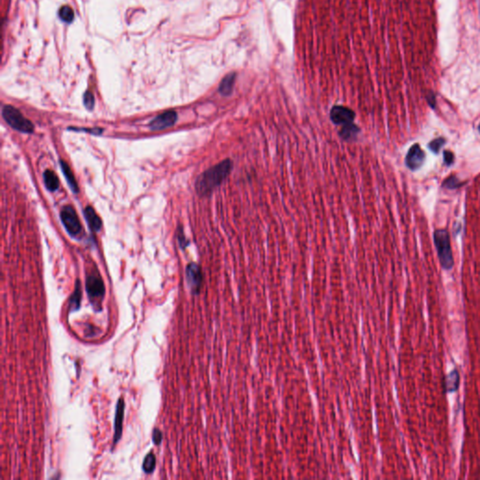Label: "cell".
Masks as SVG:
<instances>
[{
	"label": "cell",
	"mask_w": 480,
	"mask_h": 480,
	"mask_svg": "<svg viewBox=\"0 0 480 480\" xmlns=\"http://www.w3.org/2000/svg\"><path fill=\"white\" fill-rule=\"evenodd\" d=\"M233 170V162L227 159L205 171L195 182L200 196H207L226 179Z\"/></svg>",
	"instance_id": "obj_1"
},
{
	"label": "cell",
	"mask_w": 480,
	"mask_h": 480,
	"mask_svg": "<svg viewBox=\"0 0 480 480\" xmlns=\"http://www.w3.org/2000/svg\"><path fill=\"white\" fill-rule=\"evenodd\" d=\"M433 238L441 266L445 270H450L454 266V259L451 251L448 232L443 229L436 230Z\"/></svg>",
	"instance_id": "obj_2"
},
{
	"label": "cell",
	"mask_w": 480,
	"mask_h": 480,
	"mask_svg": "<svg viewBox=\"0 0 480 480\" xmlns=\"http://www.w3.org/2000/svg\"><path fill=\"white\" fill-rule=\"evenodd\" d=\"M3 119L9 125L21 133H31L34 131V126L29 119H26L21 112L11 105H5L2 109Z\"/></svg>",
	"instance_id": "obj_3"
},
{
	"label": "cell",
	"mask_w": 480,
	"mask_h": 480,
	"mask_svg": "<svg viewBox=\"0 0 480 480\" xmlns=\"http://www.w3.org/2000/svg\"><path fill=\"white\" fill-rule=\"evenodd\" d=\"M86 290L90 301L94 306H98V303L103 300L105 293L104 281L98 274H91L87 278Z\"/></svg>",
	"instance_id": "obj_4"
},
{
	"label": "cell",
	"mask_w": 480,
	"mask_h": 480,
	"mask_svg": "<svg viewBox=\"0 0 480 480\" xmlns=\"http://www.w3.org/2000/svg\"><path fill=\"white\" fill-rule=\"evenodd\" d=\"M60 218L67 231L72 236H77L78 234L81 233V222L74 207L71 206L63 207L60 213Z\"/></svg>",
	"instance_id": "obj_5"
},
{
	"label": "cell",
	"mask_w": 480,
	"mask_h": 480,
	"mask_svg": "<svg viewBox=\"0 0 480 480\" xmlns=\"http://www.w3.org/2000/svg\"><path fill=\"white\" fill-rule=\"evenodd\" d=\"M355 119V113L352 109L341 106L335 105L330 111V119L336 125H347L354 122Z\"/></svg>",
	"instance_id": "obj_6"
},
{
	"label": "cell",
	"mask_w": 480,
	"mask_h": 480,
	"mask_svg": "<svg viewBox=\"0 0 480 480\" xmlns=\"http://www.w3.org/2000/svg\"><path fill=\"white\" fill-rule=\"evenodd\" d=\"M186 277L189 287L192 290V294H199L203 282V274L201 268L195 263H191L187 266Z\"/></svg>",
	"instance_id": "obj_7"
},
{
	"label": "cell",
	"mask_w": 480,
	"mask_h": 480,
	"mask_svg": "<svg viewBox=\"0 0 480 480\" xmlns=\"http://www.w3.org/2000/svg\"><path fill=\"white\" fill-rule=\"evenodd\" d=\"M426 154L421 149L419 145L415 144L409 149L405 158L406 166L410 170L415 171L419 169L425 162Z\"/></svg>",
	"instance_id": "obj_8"
},
{
	"label": "cell",
	"mask_w": 480,
	"mask_h": 480,
	"mask_svg": "<svg viewBox=\"0 0 480 480\" xmlns=\"http://www.w3.org/2000/svg\"><path fill=\"white\" fill-rule=\"evenodd\" d=\"M177 120H178V115L176 112H165L162 115L156 117L155 119L149 123V128L152 131L164 130L174 125Z\"/></svg>",
	"instance_id": "obj_9"
},
{
	"label": "cell",
	"mask_w": 480,
	"mask_h": 480,
	"mask_svg": "<svg viewBox=\"0 0 480 480\" xmlns=\"http://www.w3.org/2000/svg\"><path fill=\"white\" fill-rule=\"evenodd\" d=\"M124 409L125 403L124 399H119L117 405L116 416H115V433H114V443H117L122 434V427H123V419H124Z\"/></svg>",
	"instance_id": "obj_10"
},
{
	"label": "cell",
	"mask_w": 480,
	"mask_h": 480,
	"mask_svg": "<svg viewBox=\"0 0 480 480\" xmlns=\"http://www.w3.org/2000/svg\"><path fill=\"white\" fill-rule=\"evenodd\" d=\"M459 383H460V375L458 369H452L450 372L443 378V390L445 393L456 392L459 387Z\"/></svg>",
	"instance_id": "obj_11"
},
{
	"label": "cell",
	"mask_w": 480,
	"mask_h": 480,
	"mask_svg": "<svg viewBox=\"0 0 480 480\" xmlns=\"http://www.w3.org/2000/svg\"><path fill=\"white\" fill-rule=\"evenodd\" d=\"M84 213H85V218L87 220V222H88L90 229L97 232L102 228V224H103L102 220L92 207H86L85 210H84Z\"/></svg>",
	"instance_id": "obj_12"
},
{
	"label": "cell",
	"mask_w": 480,
	"mask_h": 480,
	"mask_svg": "<svg viewBox=\"0 0 480 480\" xmlns=\"http://www.w3.org/2000/svg\"><path fill=\"white\" fill-rule=\"evenodd\" d=\"M60 166H61V169H62V172L65 176V178H66L67 182L69 186L71 187V189L73 190L74 192H78V185H77V182L74 178V173L73 171L71 170L70 166L68 165V163H65L64 161H60Z\"/></svg>",
	"instance_id": "obj_13"
},
{
	"label": "cell",
	"mask_w": 480,
	"mask_h": 480,
	"mask_svg": "<svg viewBox=\"0 0 480 480\" xmlns=\"http://www.w3.org/2000/svg\"><path fill=\"white\" fill-rule=\"evenodd\" d=\"M359 128L357 126L351 123L342 127L340 131V136L344 141H352L356 138L357 134L359 133Z\"/></svg>",
	"instance_id": "obj_14"
},
{
	"label": "cell",
	"mask_w": 480,
	"mask_h": 480,
	"mask_svg": "<svg viewBox=\"0 0 480 480\" xmlns=\"http://www.w3.org/2000/svg\"><path fill=\"white\" fill-rule=\"evenodd\" d=\"M45 186L50 192H55L60 187V181L57 175L51 170H46L44 174Z\"/></svg>",
	"instance_id": "obj_15"
},
{
	"label": "cell",
	"mask_w": 480,
	"mask_h": 480,
	"mask_svg": "<svg viewBox=\"0 0 480 480\" xmlns=\"http://www.w3.org/2000/svg\"><path fill=\"white\" fill-rule=\"evenodd\" d=\"M81 287H80V282L77 281L76 287L74 290V295L70 299V310H77L80 307V302H81Z\"/></svg>",
	"instance_id": "obj_16"
},
{
	"label": "cell",
	"mask_w": 480,
	"mask_h": 480,
	"mask_svg": "<svg viewBox=\"0 0 480 480\" xmlns=\"http://www.w3.org/2000/svg\"><path fill=\"white\" fill-rule=\"evenodd\" d=\"M156 457L153 453H148L143 462V470L147 473H152L155 470Z\"/></svg>",
	"instance_id": "obj_17"
},
{
	"label": "cell",
	"mask_w": 480,
	"mask_h": 480,
	"mask_svg": "<svg viewBox=\"0 0 480 480\" xmlns=\"http://www.w3.org/2000/svg\"><path fill=\"white\" fill-rule=\"evenodd\" d=\"M233 87H234V78L233 77H227L225 78L223 81H222V84H221V87H220V92L222 95H224V96H228L231 94L232 90H233Z\"/></svg>",
	"instance_id": "obj_18"
},
{
	"label": "cell",
	"mask_w": 480,
	"mask_h": 480,
	"mask_svg": "<svg viewBox=\"0 0 480 480\" xmlns=\"http://www.w3.org/2000/svg\"><path fill=\"white\" fill-rule=\"evenodd\" d=\"M59 15H60V19L64 22L72 23L74 21V11L68 6H63L61 8L59 12Z\"/></svg>",
	"instance_id": "obj_19"
},
{
	"label": "cell",
	"mask_w": 480,
	"mask_h": 480,
	"mask_svg": "<svg viewBox=\"0 0 480 480\" xmlns=\"http://www.w3.org/2000/svg\"><path fill=\"white\" fill-rule=\"evenodd\" d=\"M463 184H464V183L459 182L458 178H456V177H449V178H446V179L443 181V186L444 188H446V189L454 190V189H457V188L462 186Z\"/></svg>",
	"instance_id": "obj_20"
},
{
	"label": "cell",
	"mask_w": 480,
	"mask_h": 480,
	"mask_svg": "<svg viewBox=\"0 0 480 480\" xmlns=\"http://www.w3.org/2000/svg\"><path fill=\"white\" fill-rule=\"evenodd\" d=\"M444 144H445V140L443 138H437L428 144V148L433 153L437 154L440 148H442Z\"/></svg>",
	"instance_id": "obj_21"
},
{
	"label": "cell",
	"mask_w": 480,
	"mask_h": 480,
	"mask_svg": "<svg viewBox=\"0 0 480 480\" xmlns=\"http://www.w3.org/2000/svg\"><path fill=\"white\" fill-rule=\"evenodd\" d=\"M84 104L89 110H91L94 107L95 100H94V96L90 92H86V94L84 95Z\"/></svg>",
	"instance_id": "obj_22"
},
{
	"label": "cell",
	"mask_w": 480,
	"mask_h": 480,
	"mask_svg": "<svg viewBox=\"0 0 480 480\" xmlns=\"http://www.w3.org/2000/svg\"><path fill=\"white\" fill-rule=\"evenodd\" d=\"M152 440L155 444H160L162 443V440H163V433L162 431L159 429V428H155L153 430V434H152Z\"/></svg>",
	"instance_id": "obj_23"
},
{
	"label": "cell",
	"mask_w": 480,
	"mask_h": 480,
	"mask_svg": "<svg viewBox=\"0 0 480 480\" xmlns=\"http://www.w3.org/2000/svg\"><path fill=\"white\" fill-rule=\"evenodd\" d=\"M443 160L446 165H451L454 162V155L450 151H443Z\"/></svg>",
	"instance_id": "obj_24"
},
{
	"label": "cell",
	"mask_w": 480,
	"mask_h": 480,
	"mask_svg": "<svg viewBox=\"0 0 480 480\" xmlns=\"http://www.w3.org/2000/svg\"><path fill=\"white\" fill-rule=\"evenodd\" d=\"M178 240H179V245L181 246L182 249H185L187 246H188V240L185 238L184 234H183V231L182 229L179 230V234H178Z\"/></svg>",
	"instance_id": "obj_25"
},
{
	"label": "cell",
	"mask_w": 480,
	"mask_h": 480,
	"mask_svg": "<svg viewBox=\"0 0 480 480\" xmlns=\"http://www.w3.org/2000/svg\"><path fill=\"white\" fill-rule=\"evenodd\" d=\"M428 104H430L431 107H434V104H435V99H434V96L432 94H430L429 96H428Z\"/></svg>",
	"instance_id": "obj_26"
},
{
	"label": "cell",
	"mask_w": 480,
	"mask_h": 480,
	"mask_svg": "<svg viewBox=\"0 0 480 480\" xmlns=\"http://www.w3.org/2000/svg\"><path fill=\"white\" fill-rule=\"evenodd\" d=\"M478 132H479V133H480V123H479V125H478Z\"/></svg>",
	"instance_id": "obj_27"
}]
</instances>
